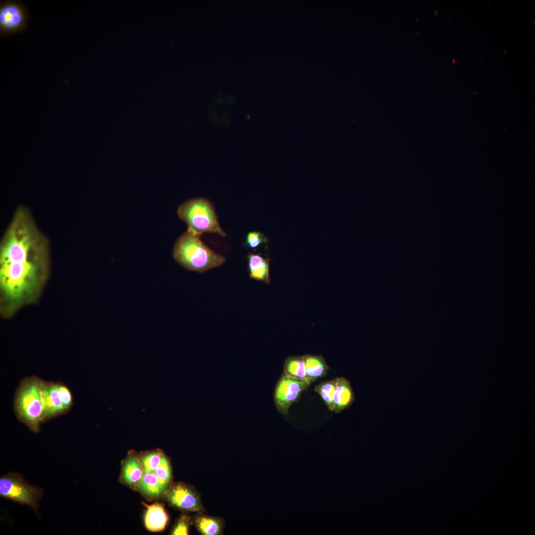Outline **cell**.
I'll return each instance as SVG.
<instances>
[{"label": "cell", "instance_id": "12", "mask_svg": "<svg viewBox=\"0 0 535 535\" xmlns=\"http://www.w3.org/2000/svg\"><path fill=\"white\" fill-rule=\"evenodd\" d=\"M192 525L202 535H222L225 528L224 520L218 516L197 512L192 516Z\"/></svg>", "mask_w": 535, "mask_h": 535}, {"label": "cell", "instance_id": "17", "mask_svg": "<svg viewBox=\"0 0 535 535\" xmlns=\"http://www.w3.org/2000/svg\"><path fill=\"white\" fill-rule=\"evenodd\" d=\"M283 369L284 373L289 376L297 379L307 380L303 356L288 357L285 361Z\"/></svg>", "mask_w": 535, "mask_h": 535}, {"label": "cell", "instance_id": "13", "mask_svg": "<svg viewBox=\"0 0 535 535\" xmlns=\"http://www.w3.org/2000/svg\"><path fill=\"white\" fill-rule=\"evenodd\" d=\"M143 503L147 507L144 516L146 528L155 532L163 531L169 520L164 504L160 502H156L150 505Z\"/></svg>", "mask_w": 535, "mask_h": 535}, {"label": "cell", "instance_id": "7", "mask_svg": "<svg viewBox=\"0 0 535 535\" xmlns=\"http://www.w3.org/2000/svg\"><path fill=\"white\" fill-rule=\"evenodd\" d=\"M171 507L184 512H205L201 496L190 484L178 482H173L163 499Z\"/></svg>", "mask_w": 535, "mask_h": 535}, {"label": "cell", "instance_id": "21", "mask_svg": "<svg viewBox=\"0 0 535 535\" xmlns=\"http://www.w3.org/2000/svg\"><path fill=\"white\" fill-rule=\"evenodd\" d=\"M192 525H193L192 516H190L188 514H182L176 520L172 528L170 535H189Z\"/></svg>", "mask_w": 535, "mask_h": 535}, {"label": "cell", "instance_id": "4", "mask_svg": "<svg viewBox=\"0 0 535 535\" xmlns=\"http://www.w3.org/2000/svg\"><path fill=\"white\" fill-rule=\"evenodd\" d=\"M43 381L35 376L24 379L15 395L14 408L17 418L35 432L42 422L41 386Z\"/></svg>", "mask_w": 535, "mask_h": 535}, {"label": "cell", "instance_id": "22", "mask_svg": "<svg viewBox=\"0 0 535 535\" xmlns=\"http://www.w3.org/2000/svg\"><path fill=\"white\" fill-rule=\"evenodd\" d=\"M267 241V237L260 232H250L247 235L246 243L251 248H256Z\"/></svg>", "mask_w": 535, "mask_h": 535}, {"label": "cell", "instance_id": "14", "mask_svg": "<svg viewBox=\"0 0 535 535\" xmlns=\"http://www.w3.org/2000/svg\"><path fill=\"white\" fill-rule=\"evenodd\" d=\"M355 400L350 382L344 377H338L333 396V411L339 413L350 407Z\"/></svg>", "mask_w": 535, "mask_h": 535}, {"label": "cell", "instance_id": "3", "mask_svg": "<svg viewBox=\"0 0 535 535\" xmlns=\"http://www.w3.org/2000/svg\"><path fill=\"white\" fill-rule=\"evenodd\" d=\"M177 212L180 219L187 224V230L197 235L201 236L205 232H212L226 236L213 204L207 199L196 198L186 200L178 208Z\"/></svg>", "mask_w": 535, "mask_h": 535}, {"label": "cell", "instance_id": "9", "mask_svg": "<svg viewBox=\"0 0 535 535\" xmlns=\"http://www.w3.org/2000/svg\"><path fill=\"white\" fill-rule=\"evenodd\" d=\"M144 473L139 453L132 449L128 450L126 456L121 462L119 482L135 491Z\"/></svg>", "mask_w": 535, "mask_h": 535}, {"label": "cell", "instance_id": "2", "mask_svg": "<svg viewBox=\"0 0 535 535\" xmlns=\"http://www.w3.org/2000/svg\"><path fill=\"white\" fill-rule=\"evenodd\" d=\"M200 237L187 230L174 244L173 259L185 268L200 273L222 266L225 257L212 251Z\"/></svg>", "mask_w": 535, "mask_h": 535}, {"label": "cell", "instance_id": "11", "mask_svg": "<svg viewBox=\"0 0 535 535\" xmlns=\"http://www.w3.org/2000/svg\"><path fill=\"white\" fill-rule=\"evenodd\" d=\"M167 490L154 473L144 471L135 491L147 500L151 501L163 499Z\"/></svg>", "mask_w": 535, "mask_h": 535}, {"label": "cell", "instance_id": "8", "mask_svg": "<svg viewBox=\"0 0 535 535\" xmlns=\"http://www.w3.org/2000/svg\"><path fill=\"white\" fill-rule=\"evenodd\" d=\"M311 384L306 379H297L283 373L274 392V402L278 412L287 415L290 406L296 402L301 394Z\"/></svg>", "mask_w": 535, "mask_h": 535}, {"label": "cell", "instance_id": "23", "mask_svg": "<svg viewBox=\"0 0 535 535\" xmlns=\"http://www.w3.org/2000/svg\"><path fill=\"white\" fill-rule=\"evenodd\" d=\"M59 395L65 411L68 410L72 405V398L70 392L65 386L57 384Z\"/></svg>", "mask_w": 535, "mask_h": 535}, {"label": "cell", "instance_id": "20", "mask_svg": "<svg viewBox=\"0 0 535 535\" xmlns=\"http://www.w3.org/2000/svg\"><path fill=\"white\" fill-rule=\"evenodd\" d=\"M154 473L160 482L168 489L173 482V474L170 460L165 453L160 465Z\"/></svg>", "mask_w": 535, "mask_h": 535}, {"label": "cell", "instance_id": "16", "mask_svg": "<svg viewBox=\"0 0 535 535\" xmlns=\"http://www.w3.org/2000/svg\"><path fill=\"white\" fill-rule=\"evenodd\" d=\"M306 371V379L311 383L324 376L329 367L321 355H303Z\"/></svg>", "mask_w": 535, "mask_h": 535}, {"label": "cell", "instance_id": "18", "mask_svg": "<svg viewBox=\"0 0 535 535\" xmlns=\"http://www.w3.org/2000/svg\"><path fill=\"white\" fill-rule=\"evenodd\" d=\"M164 454L160 448L140 452V460L144 471L154 473L160 465Z\"/></svg>", "mask_w": 535, "mask_h": 535}, {"label": "cell", "instance_id": "6", "mask_svg": "<svg viewBox=\"0 0 535 535\" xmlns=\"http://www.w3.org/2000/svg\"><path fill=\"white\" fill-rule=\"evenodd\" d=\"M30 14L24 4L18 0L0 2V35L2 37L22 33L28 28Z\"/></svg>", "mask_w": 535, "mask_h": 535}, {"label": "cell", "instance_id": "10", "mask_svg": "<svg viewBox=\"0 0 535 535\" xmlns=\"http://www.w3.org/2000/svg\"><path fill=\"white\" fill-rule=\"evenodd\" d=\"M42 422L65 412L61 400L57 383L43 382L41 386Z\"/></svg>", "mask_w": 535, "mask_h": 535}, {"label": "cell", "instance_id": "5", "mask_svg": "<svg viewBox=\"0 0 535 535\" xmlns=\"http://www.w3.org/2000/svg\"><path fill=\"white\" fill-rule=\"evenodd\" d=\"M43 494L40 488L29 484L18 474L9 473L0 479L1 497L27 505L35 511L38 508V501Z\"/></svg>", "mask_w": 535, "mask_h": 535}, {"label": "cell", "instance_id": "15", "mask_svg": "<svg viewBox=\"0 0 535 535\" xmlns=\"http://www.w3.org/2000/svg\"><path fill=\"white\" fill-rule=\"evenodd\" d=\"M247 259L250 277L256 280L263 281L266 284H269L270 281V259L253 253H249L247 255Z\"/></svg>", "mask_w": 535, "mask_h": 535}, {"label": "cell", "instance_id": "19", "mask_svg": "<svg viewBox=\"0 0 535 535\" xmlns=\"http://www.w3.org/2000/svg\"><path fill=\"white\" fill-rule=\"evenodd\" d=\"M338 378V377L330 380L323 381L316 385L314 389L315 391L321 395L330 411H333V396Z\"/></svg>", "mask_w": 535, "mask_h": 535}, {"label": "cell", "instance_id": "1", "mask_svg": "<svg viewBox=\"0 0 535 535\" xmlns=\"http://www.w3.org/2000/svg\"><path fill=\"white\" fill-rule=\"evenodd\" d=\"M50 244L29 210L19 206L0 243V297L2 315L8 317L33 303L49 276Z\"/></svg>", "mask_w": 535, "mask_h": 535}]
</instances>
